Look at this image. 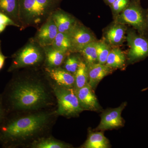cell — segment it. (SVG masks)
<instances>
[{"instance_id":"obj_14","label":"cell","mask_w":148,"mask_h":148,"mask_svg":"<svg viewBox=\"0 0 148 148\" xmlns=\"http://www.w3.org/2000/svg\"><path fill=\"white\" fill-rule=\"evenodd\" d=\"M51 16L60 33L69 34L79 21L73 15L59 8L55 10Z\"/></svg>"},{"instance_id":"obj_3","label":"cell","mask_w":148,"mask_h":148,"mask_svg":"<svg viewBox=\"0 0 148 148\" xmlns=\"http://www.w3.org/2000/svg\"><path fill=\"white\" fill-rule=\"evenodd\" d=\"M12 61L8 72L30 68L44 67L45 52L44 47L31 38L12 56Z\"/></svg>"},{"instance_id":"obj_21","label":"cell","mask_w":148,"mask_h":148,"mask_svg":"<svg viewBox=\"0 0 148 148\" xmlns=\"http://www.w3.org/2000/svg\"><path fill=\"white\" fill-rule=\"evenodd\" d=\"M51 45L54 48L64 52H74L71 38L68 34L58 32Z\"/></svg>"},{"instance_id":"obj_28","label":"cell","mask_w":148,"mask_h":148,"mask_svg":"<svg viewBox=\"0 0 148 148\" xmlns=\"http://www.w3.org/2000/svg\"><path fill=\"white\" fill-rule=\"evenodd\" d=\"M0 23L4 24L7 26H14V27L19 28L18 25H17L14 21H12L10 18L4 14L2 13L1 12H0Z\"/></svg>"},{"instance_id":"obj_18","label":"cell","mask_w":148,"mask_h":148,"mask_svg":"<svg viewBox=\"0 0 148 148\" xmlns=\"http://www.w3.org/2000/svg\"><path fill=\"white\" fill-rule=\"evenodd\" d=\"M106 65L113 69H123L127 64L126 53L119 47H112Z\"/></svg>"},{"instance_id":"obj_32","label":"cell","mask_w":148,"mask_h":148,"mask_svg":"<svg viewBox=\"0 0 148 148\" xmlns=\"http://www.w3.org/2000/svg\"><path fill=\"white\" fill-rule=\"evenodd\" d=\"M145 21L146 26H147V31L148 33V8L146 10H145Z\"/></svg>"},{"instance_id":"obj_26","label":"cell","mask_w":148,"mask_h":148,"mask_svg":"<svg viewBox=\"0 0 148 148\" xmlns=\"http://www.w3.org/2000/svg\"><path fill=\"white\" fill-rule=\"evenodd\" d=\"M130 1L131 0H115L110 7L113 19L126 8Z\"/></svg>"},{"instance_id":"obj_16","label":"cell","mask_w":148,"mask_h":148,"mask_svg":"<svg viewBox=\"0 0 148 148\" xmlns=\"http://www.w3.org/2000/svg\"><path fill=\"white\" fill-rule=\"evenodd\" d=\"M43 47L45 52L44 68L53 69L61 67L66 56L70 53L58 50L51 45Z\"/></svg>"},{"instance_id":"obj_27","label":"cell","mask_w":148,"mask_h":148,"mask_svg":"<svg viewBox=\"0 0 148 148\" xmlns=\"http://www.w3.org/2000/svg\"><path fill=\"white\" fill-rule=\"evenodd\" d=\"M37 2L44 8L53 13V11L58 8H56V2L59 0H36Z\"/></svg>"},{"instance_id":"obj_23","label":"cell","mask_w":148,"mask_h":148,"mask_svg":"<svg viewBox=\"0 0 148 148\" xmlns=\"http://www.w3.org/2000/svg\"><path fill=\"white\" fill-rule=\"evenodd\" d=\"M97 41L88 44L83 48L79 51L83 59L87 66L98 63L96 50V43Z\"/></svg>"},{"instance_id":"obj_8","label":"cell","mask_w":148,"mask_h":148,"mask_svg":"<svg viewBox=\"0 0 148 148\" xmlns=\"http://www.w3.org/2000/svg\"><path fill=\"white\" fill-rule=\"evenodd\" d=\"M127 104V103L125 102L118 108H109L103 111L101 114L100 124L95 130L103 131L124 126L125 121L121 114Z\"/></svg>"},{"instance_id":"obj_2","label":"cell","mask_w":148,"mask_h":148,"mask_svg":"<svg viewBox=\"0 0 148 148\" xmlns=\"http://www.w3.org/2000/svg\"><path fill=\"white\" fill-rule=\"evenodd\" d=\"M55 109L14 113L0 126V142L9 148H26L35 140L50 135L58 116Z\"/></svg>"},{"instance_id":"obj_29","label":"cell","mask_w":148,"mask_h":148,"mask_svg":"<svg viewBox=\"0 0 148 148\" xmlns=\"http://www.w3.org/2000/svg\"><path fill=\"white\" fill-rule=\"evenodd\" d=\"M6 58V56L4 55L2 51L1 44H0V71L2 70V69L3 67Z\"/></svg>"},{"instance_id":"obj_10","label":"cell","mask_w":148,"mask_h":148,"mask_svg":"<svg viewBox=\"0 0 148 148\" xmlns=\"http://www.w3.org/2000/svg\"><path fill=\"white\" fill-rule=\"evenodd\" d=\"M126 25L113 21L103 29L102 40L112 47H119L126 40Z\"/></svg>"},{"instance_id":"obj_7","label":"cell","mask_w":148,"mask_h":148,"mask_svg":"<svg viewBox=\"0 0 148 148\" xmlns=\"http://www.w3.org/2000/svg\"><path fill=\"white\" fill-rule=\"evenodd\" d=\"M127 64H135L148 57V39L133 29H127L126 40Z\"/></svg>"},{"instance_id":"obj_24","label":"cell","mask_w":148,"mask_h":148,"mask_svg":"<svg viewBox=\"0 0 148 148\" xmlns=\"http://www.w3.org/2000/svg\"><path fill=\"white\" fill-rule=\"evenodd\" d=\"M75 76V90L79 89L88 83V72L87 65L83 59L81 62Z\"/></svg>"},{"instance_id":"obj_4","label":"cell","mask_w":148,"mask_h":148,"mask_svg":"<svg viewBox=\"0 0 148 148\" xmlns=\"http://www.w3.org/2000/svg\"><path fill=\"white\" fill-rule=\"evenodd\" d=\"M51 82L57 103L55 112L57 115L68 118L79 116L84 110L74 88L64 87Z\"/></svg>"},{"instance_id":"obj_9","label":"cell","mask_w":148,"mask_h":148,"mask_svg":"<svg viewBox=\"0 0 148 148\" xmlns=\"http://www.w3.org/2000/svg\"><path fill=\"white\" fill-rule=\"evenodd\" d=\"M68 34L71 38L73 52H79L85 46L97 40L93 32L79 21Z\"/></svg>"},{"instance_id":"obj_31","label":"cell","mask_w":148,"mask_h":148,"mask_svg":"<svg viewBox=\"0 0 148 148\" xmlns=\"http://www.w3.org/2000/svg\"><path fill=\"white\" fill-rule=\"evenodd\" d=\"M103 1L107 5H108L109 7L114 2L115 0H103Z\"/></svg>"},{"instance_id":"obj_19","label":"cell","mask_w":148,"mask_h":148,"mask_svg":"<svg viewBox=\"0 0 148 148\" xmlns=\"http://www.w3.org/2000/svg\"><path fill=\"white\" fill-rule=\"evenodd\" d=\"M73 146L68 143L58 140L50 135L35 140L27 148H71Z\"/></svg>"},{"instance_id":"obj_33","label":"cell","mask_w":148,"mask_h":148,"mask_svg":"<svg viewBox=\"0 0 148 148\" xmlns=\"http://www.w3.org/2000/svg\"><path fill=\"white\" fill-rule=\"evenodd\" d=\"M6 27L7 26H6L5 25L0 23V34L5 30Z\"/></svg>"},{"instance_id":"obj_13","label":"cell","mask_w":148,"mask_h":148,"mask_svg":"<svg viewBox=\"0 0 148 148\" xmlns=\"http://www.w3.org/2000/svg\"><path fill=\"white\" fill-rule=\"evenodd\" d=\"M44 69L49 79L56 84L74 88L75 76L73 74L69 73L62 67L53 69L44 68Z\"/></svg>"},{"instance_id":"obj_20","label":"cell","mask_w":148,"mask_h":148,"mask_svg":"<svg viewBox=\"0 0 148 148\" xmlns=\"http://www.w3.org/2000/svg\"><path fill=\"white\" fill-rule=\"evenodd\" d=\"M19 0H0V12L14 21L20 28L18 16Z\"/></svg>"},{"instance_id":"obj_17","label":"cell","mask_w":148,"mask_h":148,"mask_svg":"<svg viewBox=\"0 0 148 148\" xmlns=\"http://www.w3.org/2000/svg\"><path fill=\"white\" fill-rule=\"evenodd\" d=\"M110 141L104 135L103 131L93 132L88 130L87 140L81 146L82 148H109Z\"/></svg>"},{"instance_id":"obj_6","label":"cell","mask_w":148,"mask_h":148,"mask_svg":"<svg viewBox=\"0 0 148 148\" xmlns=\"http://www.w3.org/2000/svg\"><path fill=\"white\" fill-rule=\"evenodd\" d=\"M114 21L133 27L140 34H147L145 14L140 4V0H131L128 5L119 14Z\"/></svg>"},{"instance_id":"obj_22","label":"cell","mask_w":148,"mask_h":148,"mask_svg":"<svg viewBox=\"0 0 148 148\" xmlns=\"http://www.w3.org/2000/svg\"><path fill=\"white\" fill-rule=\"evenodd\" d=\"M82 60L79 52H71L66 56L61 67L74 75Z\"/></svg>"},{"instance_id":"obj_25","label":"cell","mask_w":148,"mask_h":148,"mask_svg":"<svg viewBox=\"0 0 148 148\" xmlns=\"http://www.w3.org/2000/svg\"><path fill=\"white\" fill-rule=\"evenodd\" d=\"M96 45L98 63L106 64L112 47L102 39L96 41Z\"/></svg>"},{"instance_id":"obj_12","label":"cell","mask_w":148,"mask_h":148,"mask_svg":"<svg viewBox=\"0 0 148 148\" xmlns=\"http://www.w3.org/2000/svg\"><path fill=\"white\" fill-rule=\"evenodd\" d=\"M75 91L84 110L95 112L102 110V107L94 93V90L88 83Z\"/></svg>"},{"instance_id":"obj_30","label":"cell","mask_w":148,"mask_h":148,"mask_svg":"<svg viewBox=\"0 0 148 148\" xmlns=\"http://www.w3.org/2000/svg\"><path fill=\"white\" fill-rule=\"evenodd\" d=\"M4 110L2 103L1 100L0 99V123H1L4 119Z\"/></svg>"},{"instance_id":"obj_11","label":"cell","mask_w":148,"mask_h":148,"mask_svg":"<svg viewBox=\"0 0 148 148\" xmlns=\"http://www.w3.org/2000/svg\"><path fill=\"white\" fill-rule=\"evenodd\" d=\"M58 30L51 15L38 28L33 39L42 47L51 45Z\"/></svg>"},{"instance_id":"obj_1","label":"cell","mask_w":148,"mask_h":148,"mask_svg":"<svg viewBox=\"0 0 148 148\" xmlns=\"http://www.w3.org/2000/svg\"><path fill=\"white\" fill-rule=\"evenodd\" d=\"M6 91L8 110L27 112L56 108V98L51 81L44 68L16 71Z\"/></svg>"},{"instance_id":"obj_15","label":"cell","mask_w":148,"mask_h":148,"mask_svg":"<svg viewBox=\"0 0 148 148\" xmlns=\"http://www.w3.org/2000/svg\"><path fill=\"white\" fill-rule=\"evenodd\" d=\"M88 72V84L95 90L100 82L105 77L112 73L113 69L106 64L96 63L87 66Z\"/></svg>"},{"instance_id":"obj_5","label":"cell","mask_w":148,"mask_h":148,"mask_svg":"<svg viewBox=\"0 0 148 148\" xmlns=\"http://www.w3.org/2000/svg\"><path fill=\"white\" fill-rule=\"evenodd\" d=\"M52 14L36 0H19L18 16L20 30L29 27L38 29Z\"/></svg>"}]
</instances>
